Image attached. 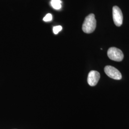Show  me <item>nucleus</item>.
I'll list each match as a JSON object with an SVG mask.
<instances>
[{
	"label": "nucleus",
	"instance_id": "f257e3e1",
	"mask_svg": "<svg viewBox=\"0 0 129 129\" xmlns=\"http://www.w3.org/2000/svg\"><path fill=\"white\" fill-rule=\"evenodd\" d=\"M96 20L94 14H91L87 16L84 21L82 25L83 32L87 34L93 32L96 27Z\"/></svg>",
	"mask_w": 129,
	"mask_h": 129
},
{
	"label": "nucleus",
	"instance_id": "f03ea898",
	"mask_svg": "<svg viewBox=\"0 0 129 129\" xmlns=\"http://www.w3.org/2000/svg\"><path fill=\"white\" fill-rule=\"evenodd\" d=\"M107 54L110 59L117 62L121 61L124 58L123 52L115 47H110L108 50Z\"/></svg>",
	"mask_w": 129,
	"mask_h": 129
},
{
	"label": "nucleus",
	"instance_id": "7ed1b4c3",
	"mask_svg": "<svg viewBox=\"0 0 129 129\" xmlns=\"http://www.w3.org/2000/svg\"><path fill=\"white\" fill-rule=\"evenodd\" d=\"M106 75L110 78L115 80H120L122 78V75L120 71L115 68L111 66H106L104 68Z\"/></svg>",
	"mask_w": 129,
	"mask_h": 129
},
{
	"label": "nucleus",
	"instance_id": "20e7f679",
	"mask_svg": "<svg viewBox=\"0 0 129 129\" xmlns=\"http://www.w3.org/2000/svg\"><path fill=\"white\" fill-rule=\"evenodd\" d=\"M113 20L117 26H120L123 22V14L120 8L115 6L112 8Z\"/></svg>",
	"mask_w": 129,
	"mask_h": 129
},
{
	"label": "nucleus",
	"instance_id": "39448f33",
	"mask_svg": "<svg viewBox=\"0 0 129 129\" xmlns=\"http://www.w3.org/2000/svg\"><path fill=\"white\" fill-rule=\"evenodd\" d=\"M100 74L97 71L92 70L88 75V82L90 86H95L97 84L100 78Z\"/></svg>",
	"mask_w": 129,
	"mask_h": 129
},
{
	"label": "nucleus",
	"instance_id": "423d86ee",
	"mask_svg": "<svg viewBox=\"0 0 129 129\" xmlns=\"http://www.w3.org/2000/svg\"><path fill=\"white\" fill-rule=\"evenodd\" d=\"M62 2L60 0H51V4L53 8L59 10L61 8Z\"/></svg>",
	"mask_w": 129,
	"mask_h": 129
},
{
	"label": "nucleus",
	"instance_id": "0eeeda50",
	"mask_svg": "<svg viewBox=\"0 0 129 129\" xmlns=\"http://www.w3.org/2000/svg\"><path fill=\"white\" fill-rule=\"evenodd\" d=\"M62 27L61 26H60V25L55 26L53 28V32L56 35L60 31H61L62 30Z\"/></svg>",
	"mask_w": 129,
	"mask_h": 129
},
{
	"label": "nucleus",
	"instance_id": "6e6552de",
	"mask_svg": "<svg viewBox=\"0 0 129 129\" xmlns=\"http://www.w3.org/2000/svg\"><path fill=\"white\" fill-rule=\"evenodd\" d=\"M52 20V15L50 14H46V16L43 18V20L45 22H49Z\"/></svg>",
	"mask_w": 129,
	"mask_h": 129
}]
</instances>
